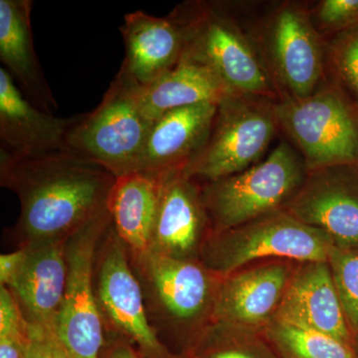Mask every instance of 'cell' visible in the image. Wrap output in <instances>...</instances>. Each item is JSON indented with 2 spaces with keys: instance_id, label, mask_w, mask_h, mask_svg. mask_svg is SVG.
<instances>
[{
  "instance_id": "obj_1",
  "label": "cell",
  "mask_w": 358,
  "mask_h": 358,
  "mask_svg": "<svg viewBox=\"0 0 358 358\" xmlns=\"http://www.w3.org/2000/svg\"><path fill=\"white\" fill-rule=\"evenodd\" d=\"M115 176L71 150L33 157L0 154L1 185L17 194L23 245L68 241L108 211Z\"/></svg>"
},
{
  "instance_id": "obj_16",
  "label": "cell",
  "mask_w": 358,
  "mask_h": 358,
  "mask_svg": "<svg viewBox=\"0 0 358 358\" xmlns=\"http://www.w3.org/2000/svg\"><path fill=\"white\" fill-rule=\"evenodd\" d=\"M274 319L329 334L355 346V336L327 261L296 264Z\"/></svg>"
},
{
  "instance_id": "obj_23",
  "label": "cell",
  "mask_w": 358,
  "mask_h": 358,
  "mask_svg": "<svg viewBox=\"0 0 358 358\" xmlns=\"http://www.w3.org/2000/svg\"><path fill=\"white\" fill-rule=\"evenodd\" d=\"M263 334L285 358H358L350 343L285 320L273 319Z\"/></svg>"
},
{
  "instance_id": "obj_31",
  "label": "cell",
  "mask_w": 358,
  "mask_h": 358,
  "mask_svg": "<svg viewBox=\"0 0 358 358\" xmlns=\"http://www.w3.org/2000/svg\"><path fill=\"white\" fill-rule=\"evenodd\" d=\"M106 358H141L138 353L127 345H117L110 350Z\"/></svg>"
},
{
  "instance_id": "obj_19",
  "label": "cell",
  "mask_w": 358,
  "mask_h": 358,
  "mask_svg": "<svg viewBox=\"0 0 358 358\" xmlns=\"http://www.w3.org/2000/svg\"><path fill=\"white\" fill-rule=\"evenodd\" d=\"M120 30L126 49L121 68L141 86L152 83L182 59L185 37L171 14L157 17L134 11L124 15Z\"/></svg>"
},
{
  "instance_id": "obj_25",
  "label": "cell",
  "mask_w": 358,
  "mask_h": 358,
  "mask_svg": "<svg viewBox=\"0 0 358 358\" xmlns=\"http://www.w3.org/2000/svg\"><path fill=\"white\" fill-rule=\"evenodd\" d=\"M348 327L358 336V246L333 247L327 259Z\"/></svg>"
},
{
  "instance_id": "obj_20",
  "label": "cell",
  "mask_w": 358,
  "mask_h": 358,
  "mask_svg": "<svg viewBox=\"0 0 358 358\" xmlns=\"http://www.w3.org/2000/svg\"><path fill=\"white\" fill-rule=\"evenodd\" d=\"M31 0H0V60L35 107L53 114L57 102L33 44Z\"/></svg>"
},
{
  "instance_id": "obj_32",
  "label": "cell",
  "mask_w": 358,
  "mask_h": 358,
  "mask_svg": "<svg viewBox=\"0 0 358 358\" xmlns=\"http://www.w3.org/2000/svg\"><path fill=\"white\" fill-rule=\"evenodd\" d=\"M355 350H357V352L358 353V336L355 339Z\"/></svg>"
},
{
  "instance_id": "obj_28",
  "label": "cell",
  "mask_w": 358,
  "mask_h": 358,
  "mask_svg": "<svg viewBox=\"0 0 358 358\" xmlns=\"http://www.w3.org/2000/svg\"><path fill=\"white\" fill-rule=\"evenodd\" d=\"M221 326L229 343L212 352L208 358H270L258 336L262 331L226 324Z\"/></svg>"
},
{
  "instance_id": "obj_2",
  "label": "cell",
  "mask_w": 358,
  "mask_h": 358,
  "mask_svg": "<svg viewBox=\"0 0 358 358\" xmlns=\"http://www.w3.org/2000/svg\"><path fill=\"white\" fill-rule=\"evenodd\" d=\"M169 14L185 37L183 59L210 70L231 94L279 100L236 1L190 0Z\"/></svg>"
},
{
  "instance_id": "obj_8",
  "label": "cell",
  "mask_w": 358,
  "mask_h": 358,
  "mask_svg": "<svg viewBox=\"0 0 358 358\" xmlns=\"http://www.w3.org/2000/svg\"><path fill=\"white\" fill-rule=\"evenodd\" d=\"M275 103L264 96H224L204 147L183 173L199 182H209L241 173L265 159L281 134Z\"/></svg>"
},
{
  "instance_id": "obj_10",
  "label": "cell",
  "mask_w": 358,
  "mask_h": 358,
  "mask_svg": "<svg viewBox=\"0 0 358 358\" xmlns=\"http://www.w3.org/2000/svg\"><path fill=\"white\" fill-rule=\"evenodd\" d=\"M286 211L324 233L336 248L358 246V167L308 171Z\"/></svg>"
},
{
  "instance_id": "obj_24",
  "label": "cell",
  "mask_w": 358,
  "mask_h": 358,
  "mask_svg": "<svg viewBox=\"0 0 358 358\" xmlns=\"http://www.w3.org/2000/svg\"><path fill=\"white\" fill-rule=\"evenodd\" d=\"M326 73L358 103V24L327 40Z\"/></svg>"
},
{
  "instance_id": "obj_4",
  "label": "cell",
  "mask_w": 358,
  "mask_h": 358,
  "mask_svg": "<svg viewBox=\"0 0 358 358\" xmlns=\"http://www.w3.org/2000/svg\"><path fill=\"white\" fill-rule=\"evenodd\" d=\"M280 134L305 160L308 171L358 167V103L327 77L305 98L275 101Z\"/></svg>"
},
{
  "instance_id": "obj_6",
  "label": "cell",
  "mask_w": 358,
  "mask_h": 358,
  "mask_svg": "<svg viewBox=\"0 0 358 358\" xmlns=\"http://www.w3.org/2000/svg\"><path fill=\"white\" fill-rule=\"evenodd\" d=\"M333 242L286 210L275 212L231 229L211 232L199 260L214 275L225 277L259 262L327 261Z\"/></svg>"
},
{
  "instance_id": "obj_3",
  "label": "cell",
  "mask_w": 358,
  "mask_h": 358,
  "mask_svg": "<svg viewBox=\"0 0 358 358\" xmlns=\"http://www.w3.org/2000/svg\"><path fill=\"white\" fill-rule=\"evenodd\" d=\"M280 99L310 96L327 79L326 40L313 27L307 2H237Z\"/></svg>"
},
{
  "instance_id": "obj_5",
  "label": "cell",
  "mask_w": 358,
  "mask_h": 358,
  "mask_svg": "<svg viewBox=\"0 0 358 358\" xmlns=\"http://www.w3.org/2000/svg\"><path fill=\"white\" fill-rule=\"evenodd\" d=\"M308 173L298 150L282 138L258 164L227 178L200 182L212 232L286 210Z\"/></svg>"
},
{
  "instance_id": "obj_26",
  "label": "cell",
  "mask_w": 358,
  "mask_h": 358,
  "mask_svg": "<svg viewBox=\"0 0 358 358\" xmlns=\"http://www.w3.org/2000/svg\"><path fill=\"white\" fill-rule=\"evenodd\" d=\"M26 327L13 293L0 286V358H25Z\"/></svg>"
},
{
  "instance_id": "obj_17",
  "label": "cell",
  "mask_w": 358,
  "mask_h": 358,
  "mask_svg": "<svg viewBox=\"0 0 358 358\" xmlns=\"http://www.w3.org/2000/svg\"><path fill=\"white\" fill-rule=\"evenodd\" d=\"M66 245L67 241L23 245L24 262L6 288L30 324L56 329L67 284Z\"/></svg>"
},
{
  "instance_id": "obj_18",
  "label": "cell",
  "mask_w": 358,
  "mask_h": 358,
  "mask_svg": "<svg viewBox=\"0 0 358 358\" xmlns=\"http://www.w3.org/2000/svg\"><path fill=\"white\" fill-rule=\"evenodd\" d=\"M216 110L217 103H201L155 120L138 171L164 176L185 171L204 147Z\"/></svg>"
},
{
  "instance_id": "obj_27",
  "label": "cell",
  "mask_w": 358,
  "mask_h": 358,
  "mask_svg": "<svg viewBox=\"0 0 358 358\" xmlns=\"http://www.w3.org/2000/svg\"><path fill=\"white\" fill-rule=\"evenodd\" d=\"M307 4L313 27L326 41L358 24V0H320Z\"/></svg>"
},
{
  "instance_id": "obj_22",
  "label": "cell",
  "mask_w": 358,
  "mask_h": 358,
  "mask_svg": "<svg viewBox=\"0 0 358 358\" xmlns=\"http://www.w3.org/2000/svg\"><path fill=\"white\" fill-rule=\"evenodd\" d=\"M231 94L210 70L181 59L173 69L147 86H141L143 113L154 122L171 110L201 103H218Z\"/></svg>"
},
{
  "instance_id": "obj_11",
  "label": "cell",
  "mask_w": 358,
  "mask_h": 358,
  "mask_svg": "<svg viewBox=\"0 0 358 358\" xmlns=\"http://www.w3.org/2000/svg\"><path fill=\"white\" fill-rule=\"evenodd\" d=\"M296 264L264 261L220 278L212 308L213 322L263 331L281 305Z\"/></svg>"
},
{
  "instance_id": "obj_13",
  "label": "cell",
  "mask_w": 358,
  "mask_h": 358,
  "mask_svg": "<svg viewBox=\"0 0 358 358\" xmlns=\"http://www.w3.org/2000/svg\"><path fill=\"white\" fill-rule=\"evenodd\" d=\"M212 226L201 183L183 171L164 176L150 250L180 259H199Z\"/></svg>"
},
{
  "instance_id": "obj_29",
  "label": "cell",
  "mask_w": 358,
  "mask_h": 358,
  "mask_svg": "<svg viewBox=\"0 0 358 358\" xmlns=\"http://www.w3.org/2000/svg\"><path fill=\"white\" fill-rule=\"evenodd\" d=\"M25 358H72L59 338L55 327L27 322Z\"/></svg>"
},
{
  "instance_id": "obj_7",
  "label": "cell",
  "mask_w": 358,
  "mask_h": 358,
  "mask_svg": "<svg viewBox=\"0 0 358 358\" xmlns=\"http://www.w3.org/2000/svg\"><path fill=\"white\" fill-rule=\"evenodd\" d=\"M141 85L120 69L93 112L71 129L69 150L94 160L115 178L140 171L152 122L143 113Z\"/></svg>"
},
{
  "instance_id": "obj_14",
  "label": "cell",
  "mask_w": 358,
  "mask_h": 358,
  "mask_svg": "<svg viewBox=\"0 0 358 358\" xmlns=\"http://www.w3.org/2000/svg\"><path fill=\"white\" fill-rule=\"evenodd\" d=\"M79 119L55 117L35 107L10 74L0 69V154L33 157L69 150L68 136Z\"/></svg>"
},
{
  "instance_id": "obj_15",
  "label": "cell",
  "mask_w": 358,
  "mask_h": 358,
  "mask_svg": "<svg viewBox=\"0 0 358 358\" xmlns=\"http://www.w3.org/2000/svg\"><path fill=\"white\" fill-rule=\"evenodd\" d=\"M164 312L178 322H195L212 313L220 278L199 259L174 258L148 250L136 256Z\"/></svg>"
},
{
  "instance_id": "obj_9",
  "label": "cell",
  "mask_w": 358,
  "mask_h": 358,
  "mask_svg": "<svg viewBox=\"0 0 358 358\" xmlns=\"http://www.w3.org/2000/svg\"><path fill=\"white\" fill-rule=\"evenodd\" d=\"M112 226L109 210L69 238L68 278L56 331L72 358H99L103 322L93 289L96 247Z\"/></svg>"
},
{
  "instance_id": "obj_30",
  "label": "cell",
  "mask_w": 358,
  "mask_h": 358,
  "mask_svg": "<svg viewBox=\"0 0 358 358\" xmlns=\"http://www.w3.org/2000/svg\"><path fill=\"white\" fill-rule=\"evenodd\" d=\"M26 251L23 246L15 252L0 256V286L8 287L20 272L25 260Z\"/></svg>"
},
{
  "instance_id": "obj_12",
  "label": "cell",
  "mask_w": 358,
  "mask_h": 358,
  "mask_svg": "<svg viewBox=\"0 0 358 358\" xmlns=\"http://www.w3.org/2000/svg\"><path fill=\"white\" fill-rule=\"evenodd\" d=\"M126 245L110 226L98 268L96 300L113 326L148 352L162 350L148 322L140 282L131 272Z\"/></svg>"
},
{
  "instance_id": "obj_21",
  "label": "cell",
  "mask_w": 358,
  "mask_h": 358,
  "mask_svg": "<svg viewBox=\"0 0 358 358\" xmlns=\"http://www.w3.org/2000/svg\"><path fill=\"white\" fill-rule=\"evenodd\" d=\"M164 176L134 171L115 179L108 210L115 234L134 257L150 250Z\"/></svg>"
}]
</instances>
